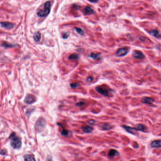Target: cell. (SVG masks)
I'll use <instances>...</instances> for the list:
<instances>
[{
    "mask_svg": "<svg viewBox=\"0 0 161 161\" xmlns=\"http://www.w3.org/2000/svg\"><path fill=\"white\" fill-rule=\"evenodd\" d=\"M51 3L50 1L45 2L37 11V15L40 17H45L50 13Z\"/></svg>",
    "mask_w": 161,
    "mask_h": 161,
    "instance_id": "1",
    "label": "cell"
},
{
    "mask_svg": "<svg viewBox=\"0 0 161 161\" xmlns=\"http://www.w3.org/2000/svg\"><path fill=\"white\" fill-rule=\"evenodd\" d=\"M11 145L15 149H19L22 145L20 138L16 135L14 132H13L10 136Z\"/></svg>",
    "mask_w": 161,
    "mask_h": 161,
    "instance_id": "2",
    "label": "cell"
},
{
    "mask_svg": "<svg viewBox=\"0 0 161 161\" xmlns=\"http://www.w3.org/2000/svg\"><path fill=\"white\" fill-rule=\"evenodd\" d=\"M96 90L100 94L105 96H108L110 92L112 91V90L108 89L106 88H103L101 86H97L95 88Z\"/></svg>",
    "mask_w": 161,
    "mask_h": 161,
    "instance_id": "3",
    "label": "cell"
},
{
    "mask_svg": "<svg viewBox=\"0 0 161 161\" xmlns=\"http://www.w3.org/2000/svg\"><path fill=\"white\" fill-rule=\"evenodd\" d=\"M45 125V121L43 118L39 119L36 123V128L38 131H42Z\"/></svg>",
    "mask_w": 161,
    "mask_h": 161,
    "instance_id": "4",
    "label": "cell"
},
{
    "mask_svg": "<svg viewBox=\"0 0 161 161\" xmlns=\"http://www.w3.org/2000/svg\"><path fill=\"white\" fill-rule=\"evenodd\" d=\"M129 52V49L127 47H123L119 49L116 53L117 56L122 57L126 55Z\"/></svg>",
    "mask_w": 161,
    "mask_h": 161,
    "instance_id": "5",
    "label": "cell"
},
{
    "mask_svg": "<svg viewBox=\"0 0 161 161\" xmlns=\"http://www.w3.org/2000/svg\"><path fill=\"white\" fill-rule=\"evenodd\" d=\"M132 56L134 58L137 59H143L145 58L144 54L140 51L135 50L133 52Z\"/></svg>",
    "mask_w": 161,
    "mask_h": 161,
    "instance_id": "6",
    "label": "cell"
},
{
    "mask_svg": "<svg viewBox=\"0 0 161 161\" xmlns=\"http://www.w3.org/2000/svg\"><path fill=\"white\" fill-rule=\"evenodd\" d=\"M36 100V98L33 95L28 94L25 99V102L27 104H31L35 102Z\"/></svg>",
    "mask_w": 161,
    "mask_h": 161,
    "instance_id": "7",
    "label": "cell"
},
{
    "mask_svg": "<svg viewBox=\"0 0 161 161\" xmlns=\"http://www.w3.org/2000/svg\"><path fill=\"white\" fill-rule=\"evenodd\" d=\"M122 128L126 131L131 133V134H133V135H135V131H137V129H136V128H132V127H129V126H126V125H122Z\"/></svg>",
    "mask_w": 161,
    "mask_h": 161,
    "instance_id": "8",
    "label": "cell"
},
{
    "mask_svg": "<svg viewBox=\"0 0 161 161\" xmlns=\"http://www.w3.org/2000/svg\"><path fill=\"white\" fill-rule=\"evenodd\" d=\"M94 13V10L90 6H86L83 10V13L85 15H90Z\"/></svg>",
    "mask_w": 161,
    "mask_h": 161,
    "instance_id": "9",
    "label": "cell"
},
{
    "mask_svg": "<svg viewBox=\"0 0 161 161\" xmlns=\"http://www.w3.org/2000/svg\"><path fill=\"white\" fill-rule=\"evenodd\" d=\"M119 155V152L117 151V150L115 149H111L108 153V155L109 157L111 158H114V157L117 156Z\"/></svg>",
    "mask_w": 161,
    "mask_h": 161,
    "instance_id": "10",
    "label": "cell"
},
{
    "mask_svg": "<svg viewBox=\"0 0 161 161\" xmlns=\"http://www.w3.org/2000/svg\"><path fill=\"white\" fill-rule=\"evenodd\" d=\"M0 24L2 27L7 29H12L14 27V24L8 22H2L0 23Z\"/></svg>",
    "mask_w": 161,
    "mask_h": 161,
    "instance_id": "11",
    "label": "cell"
},
{
    "mask_svg": "<svg viewBox=\"0 0 161 161\" xmlns=\"http://www.w3.org/2000/svg\"><path fill=\"white\" fill-rule=\"evenodd\" d=\"M141 102L146 104H152L154 102V100L150 97H144L142 98L141 99Z\"/></svg>",
    "mask_w": 161,
    "mask_h": 161,
    "instance_id": "12",
    "label": "cell"
},
{
    "mask_svg": "<svg viewBox=\"0 0 161 161\" xmlns=\"http://www.w3.org/2000/svg\"><path fill=\"white\" fill-rule=\"evenodd\" d=\"M151 146L153 148H158L161 147V140H156L153 141L151 144Z\"/></svg>",
    "mask_w": 161,
    "mask_h": 161,
    "instance_id": "13",
    "label": "cell"
},
{
    "mask_svg": "<svg viewBox=\"0 0 161 161\" xmlns=\"http://www.w3.org/2000/svg\"><path fill=\"white\" fill-rule=\"evenodd\" d=\"M150 33L156 38H159L160 37V32L157 30H151L150 31Z\"/></svg>",
    "mask_w": 161,
    "mask_h": 161,
    "instance_id": "14",
    "label": "cell"
},
{
    "mask_svg": "<svg viewBox=\"0 0 161 161\" xmlns=\"http://www.w3.org/2000/svg\"><path fill=\"white\" fill-rule=\"evenodd\" d=\"M89 56L90 58L93 59L94 60H100L101 58V54H100L92 53Z\"/></svg>",
    "mask_w": 161,
    "mask_h": 161,
    "instance_id": "15",
    "label": "cell"
},
{
    "mask_svg": "<svg viewBox=\"0 0 161 161\" xmlns=\"http://www.w3.org/2000/svg\"><path fill=\"white\" fill-rule=\"evenodd\" d=\"M101 128L103 131H108L111 130L113 128V126L109 123H104L102 124Z\"/></svg>",
    "mask_w": 161,
    "mask_h": 161,
    "instance_id": "16",
    "label": "cell"
},
{
    "mask_svg": "<svg viewBox=\"0 0 161 161\" xmlns=\"http://www.w3.org/2000/svg\"><path fill=\"white\" fill-rule=\"evenodd\" d=\"M82 130L85 133H90L93 130V128H92L91 127L89 126H86L82 127Z\"/></svg>",
    "mask_w": 161,
    "mask_h": 161,
    "instance_id": "17",
    "label": "cell"
},
{
    "mask_svg": "<svg viewBox=\"0 0 161 161\" xmlns=\"http://www.w3.org/2000/svg\"><path fill=\"white\" fill-rule=\"evenodd\" d=\"M136 129H137V131H144L146 130V127L143 124H139L136 125Z\"/></svg>",
    "mask_w": 161,
    "mask_h": 161,
    "instance_id": "18",
    "label": "cell"
},
{
    "mask_svg": "<svg viewBox=\"0 0 161 161\" xmlns=\"http://www.w3.org/2000/svg\"><path fill=\"white\" fill-rule=\"evenodd\" d=\"M34 40L36 42L39 41L40 39H41V34H40V33L39 32H36L34 36Z\"/></svg>",
    "mask_w": 161,
    "mask_h": 161,
    "instance_id": "19",
    "label": "cell"
},
{
    "mask_svg": "<svg viewBox=\"0 0 161 161\" xmlns=\"http://www.w3.org/2000/svg\"><path fill=\"white\" fill-rule=\"evenodd\" d=\"M24 160L25 161H35V159L32 155H27L24 156Z\"/></svg>",
    "mask_w": 161,
    "mask_h": 161,
    "instance_id": "20",
    "label": "cell"
},
{
    "mask_svg": "<svg viewBox=\"0 0 161 161\" xmlns=\"http://www.w3.org/2000/svg\"><path fill=\"white\" fill-rule=\"evenodd\" d=\"M78 58H79V55L76 54H72L69 57V60H78Z\"/></svg>",
    "mask_w": 161,
    "mask_h": 161,
    "instance_id": "21",
    "label": "cell"
},
{
    "mask_svg": "<svg viewBox=\"0 0 161 161\" xmlns=\"http://www.w3.org/2000/svg\"><path fill=\"white\" fill-rule=\"evenodd\" d=\"M70 133V131L67 130H65L63 128V130L61 132V134L62 136H65V137H67L68 136L69 134Z\"/></svg>",
    "mask_w": 161,
    "mask_h": 161,
    "instance_id": "22",
    "label": "cell"
},
{
    "mask_svg": "<svg viewBox=\"0 0 161 161\" xmlns=\"http://www.w3.org/2000/svg\"><path fill=\"white\" fill-rule=\"evenodd\" d=\"M75 29L80 35H84V34L85 33L84 31L81 29H80L79 28H75Z\"/></svg>",
    "mask_w": 161,
    "mask_h": 161,
    "instance_id": "23",
    "label": "cell"
},
{
    "mask_svg": "<svg viewBox=\"0 0 161 161\" xmlns=\"http://www.w3.org/2000/svg\"><path fill=\"white\" fill-rule=\"evenodd\" d=\"M70 87L72 88H78L79 87V84L77 83H72L70 84Z\"/></svg>",
    "mask_w": 161,
    "mask_h": 161,
    "instance_id": "24",
    "label": "cell"
},
{
    "mask_svg": "<svg viewBox=\"0 0 161 161\" xmlns=\"http://www.w3.org/2000/svg\"><path fill=\"white\" fill-rule=\"evenodd\" d=\"M84 103H85V102H79L77 103L76 104V105L77 106L80 107V106H82V105H83Z\"/></svg>",
    "mask_w": 161,
    "mask_h": 161,
    "instance_id": "25",
    "label": "cell"
},
{
    "mask_svg": "<svg viewBox=\"0 0 161 161\" xmlns=\"http://www.w3.org/2000/svg\"><path fill=\"white\" fill-rule=\"evenodd\" d=\"M93 77H88V78H87V81L88 82H92V81H93Z\"/></svg>",
    "mask_w": 161,
    "mask_h": 161,
    "instance_id": "26",
    "label": "cell"
},
{
    "mask_svg": "<svg viewBox=\"0 0 161 161\" xmlns=\"http://www.w3.org/2000/svg\"><path fill=\"white\" fill-rule=\"evenodd\" d=\"M88 123L90 124H95V121L94 120H93V119H90V120H89L88 121Z\"/></svg>",
    "mask_w": 161,
    "mask_h": 161,
    "instance_id": "27",
    "label": "cell"
},
{
    "mask_svg": "<svg viewBox=\"0 0 161 161\" xmlns=\"http://www.w3.org/2000/svg\"><path fill=\"white\" fill-rule=\"evenodd\" d=\"M68 37H69V35H68V34H67V33L64 34L63 35V37L64 39L67 38Z\"/></svg>",
    "mask_w": 161,
    "mask_h": 161,
    "instance_id": "28",
    "label": "cell"
},
{
    "mask_svg": "<svg viewBox=\"0 0 161 161\" xmlns=\"http://www.w3.org/2000/svg\"><path fill=\"white\" fill-rule=\"evenodd\" d=\"M6 154V151L4 150H0V154L1 155H5Z\"/></svg>",
    "mask_w": 161,
    "mask_h": 161,
    "instance_id": "29",
    "label": "cell"
},
{
    "mask_svg": "<svg viewBox=\"0 0 161 161\" xmlns=\"http://www.w3.org/2000/svg\"><path fill=\"white\" fill-rule=\"evenodd\" d=\"M89 1L92 3H96L99 0H88Z\"/></svg>",
    "mask_w": 161,
    "mask_h": 161,
    "instance_id": "30",
    "label": "cell"
}]
</instances>
